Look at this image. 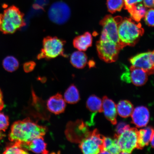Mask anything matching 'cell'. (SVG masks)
Here are the masks:
<instances>
[{"instance_id":"cell-25","label":"cell","mask_w":154,"mask_h":154,"mask_svg":"<svg viewBox=\"0 0 154 154\" xmlns=\"http://www.w3.org/2000/svg\"><path fill=\"white\" fill-rule=\"evenodd\" d=\"M26 150L23 149L18 143L14 142L12 145L6 148L3 154H28Z\"/></svg>"},{"instance_id":"cell-11","label":"cell","mask_w":154,"mask_h":154,"mask_svg":"<svg viewBox=\"0 0 154 154\" xmlns=\"http://www.w3.org/2000/svg\"><path fill=\"white\" fill-rule=\"evenodd\" d=\"M21 147L26 151H30L38 154H47L49 152L47 149V145L43 137L36 138L31 141L25 143H18Z\"/></svg>"},{"instance_id":"cell-24","label":"cell","mask_w":154,"mask_h":154,"mask_svg":"<svg viewBox=\"0 0 154 154\" xmlns=\"http://www.w3.org/2000/svg\"><path fill=\"white\" fill-rule=\"evenodd\" d=\"M106 5L109 12L113 14L120 11L124 6V0H107Z\"/></svg>"},{"instance_id":"cell-16","label":"cell","mask_w":154,"mask_h":154,"mask_svg":"<svg viewBox=\"0 0 154 154\" xmlns=\"http://www.w3.org/2000/svg\"><path fill=\"white\" fill-rule=\"evenodd\" d=\"M92 38L89 32H86L82 35L76 36L73 41L75 48L79 51H85L92 45Z\"/></svg>"},{"instance_id":"cell-36","label":"cell","mask_w":154,"mask_h":154,"mask_svg":"<svg viewBox=\"0 0 154 154\" xmlns=\"http://www.w3.org/2000/svg\"><path fill=\"white\" fill-rule=\"evenodd\" d=\"M3 137L4 134L0 131V140L2 139Z\"/></svg>"},{"instance_id":"cell-9","label":"cell","mask_w":154,"mask_h":154,"mask_svg":"<svg viewBox=\"0 0 154 154\" xmlns=\"http://www.w3.org/2000/svg\"><path fill=\"white\" fill-rule=\"evenodd\" d=\"M50 20L54 23L62 25L70 19L71 11L66 3L63 1L54 3L50 7L48 13Z\"/></svg>"},{"instance_id":"cell-8","label":"cell","mask_w":154,"mask_h":154,"mask_svg":"<svg viewBox=\"0 0 154 154\" xmlns=\"http://www.w3.org/2000/svg\"><path fill=\"white\" fill-rule=\"evenodd\" d=\"M98 55L100 59L107 63L115 62L118 59L120 46L111 41L100 40L96 44Z\"/></svg>"},{"instance_id":"cell-13","label":"cell","mask_w":154,"mask_h":154,"mask_svg":"<svg viewBox=\"0 0 154 154\" xmlns=\"http://www.w3.org/2000/svg\"><path fill=\"white\" fill-rule=\"evenodd\" d=\"M48 111L55 115L64 112L66 108V103L61 94L57 93L48 99L47 103Z\"/></svg>"},{"instance_id":"cell-38","label":"cell","mask_w":154,"mask_h":154,"mask_svg":"<svg viewBox=\"0 0 154 154\" xmlns=\"http://www.w3.org/2000/svg\"></svg>"},{"instance_id":"cell-21","label":"cell","mask_w":154,"mask_h":154,"mask_svg":"<svg viewBox=\"0 0 154 154\" xmlns=\"http://www.w3.org/2000/svg\"><path fill=\"white\" fill-rule=\"evenodd\" d=\"M116 106L117 113L123 118L131 116L134 110L133 105L127 100L120 101Z\"/></svg>"},{"instance_id":"cell-12","label":"cell","mask_w":154,"mask_h":154,"mask_svg":"<svg viewBox=\"0 0 154 154\" xmlns=\"http://www.w3.org/2000/svg\"><path fill=\"white\" fill-rule=\"evenodd\" d=\"M132 122L137 128L146 126L149 123V112L147 107L140 106L134 109L131 115Z\"/></svg>"},{"instance_id":"cell-10","label":"cell","mask_w":154,"mask_h":154,"mask_svg":"<svg viewBox=\"0 0 154 154\" xmlns=\"http://www.w3.org/2000/svg\"><path fill=\"white\" fill-rule=\"evenodd\" d=\"M132 66L143 70L147 75L154 74V67L150 60L149 51L138 54L130 59Z\"/></svg>"},{"instance_id":"cell-35","label":"cell","mask_w":154,"mask_h":154,"mask_svg":"<svg viewBox=\"0 0 154 154\" xmlns=\"http://www.w3.org/2000/svg\"><path fill=\"white\" fill-rule=\"evenodd\" d=\"M151 143L152 147L154 149V134L151 140Z\"/></svg>"},{"instance_id":"cell-2","label":"cell","mask_w":154,"mask_h":154,"mask_svg":"<svg viewBox=\"0 0 154 154\" xmlns=\"http://www.w3.org/2000/svg\"><path fill=\"white\" fill-rule=\"evenodd\" d=\"M134 21L131 18H125L119 24V38L123 48L135 45L144 34L141 24Z\"/></svg>"},{"instance_id":"cell-18","label":"cell","mask_w":154,"mask_h":154,"mask_svg":"<svg viewBox=\"0 0 154 154\" xmlns=\"http://www.w3.org/2000/svg\"><path fill=\"white\" fill-rule=\"evenodd\" d=\"M70 62L72 66L76 68L83 69L87 63V56L82 51H75L71 56Z\"/></svg>"},{"instance_id":"cell-5","label":"cell","mask_w":154,"mask_h":154,"mask_svg":"<svg viewBox=\"0 0 154 154\" xmlns=\"http://www.w3.org/2000/svg\"><path fill=\"white\" fill-rule=\"evenodd\" d=\"M120 16L113 17L110 15H106L100 22V24L103 26L100 40L103 41H111L120 46L118 32V25L122 19Z\"/></svg>"},{"instance_id":"cell-6","label":"cell","mask_w":154,"mask_h":154,"mask_svg":"<svg viewBox=\"0 0 154 154\" xmlns=\"http://www.w3.org/2000/svg\"><path fill=\"white\" fill-rule=\"evenodd\" d=\"M104 137L96 129L90 132L80 142L79 147L82 152L85 154L101 153L104 151Z\"/></svg>"},{"instance_id":"cell-37","label":"cell","mask_w":154,"mask_h":154,"mask_svg":"<svg viewBox=\"0 0 154 154\" xmlns=\"http://www.w3.org/2000/svg\"><path fill=\"white\" fill-rule=\"evenodd\" d=\"M76 131H77L76 130ZM76 131V132H75V133H77ZM79 131H77V133H79Z\"/></svg>"},{"instance_id":"cell-7","label":"cell","mask_w":154,"mask_h":154,"mask_svg":"<svg viewBox=\"0 0 154 154\" xmlns=\"http://www.w3.org/2000/svg\"><path fill=\"white\" fill-rule=\"evenodd\" d=\"M138 134L137 129L130 128L120 134H115L114 138L120 148L121 153L130 154L137 149Z\"/></svg>"},{"instance_id":"cell-26","label":"cell","mask_w":154,"mask_h":154,"mask_svg":"<svg viewBox=\"0 0 154 154\" xmlns=\"http://www.w3.org/2000/svg\"><path fill=\"white\" fill-rule=\"evenodd\" d=\"M144 21L148 26H154V9L151 8L146 11Z\"/></svg>"},{"instance_id":"cell-19","label":"cell","mask_w":154,"mask_h":154,"mask_svg":"<svg viewBox=\"0 0 154 154\" xmlns=\"http://www.w3.org/2000/svg\"><path fill=\"white\" fill-rule=\"evenodd\" d=\"M86 107L93 114L94 117L98 112H103V102L101 100L95 95L88 97L86 103Z\"/></svg>"},{"instance_id":"cell-14","label":"cell","mask_w":154,"mask_h":154,"mask_svg":"<svg viewBox=\"0 0 154 154\" xmlns=\"http://www.w3.org/2000/svg\"><path fill=\"white\" fill-rule=\"evenodd\" d=\"M103 112L106 118L111 123L115 125L117 124V106L112 100L109 99L107 96H104L103 101Z\"/></svg>"},{"instance_id":"cell-22","label":"cell","mask_w":154,"mask_h":154,"mask_svg":"<svg viewBox=\"0 0 154 154\" xmlns=\"http://www.w3.org/2000/svg\"><path fill=\"white\" fill-rule=\"evenodd\" d=\"M64 99L67 103L75 104L79 101L80 96L78 88L74 84L67 88L64 95Z\"/></svg>"},{"instance_id":"cell-15","label":"cell","mask_w":154,"mask_h":154,"mask_svg":"<svg viewBox=\"0 0 154 154\" xmlns=\"http://www.w3.org/2000/svg\"><path fill=\"white\" fill-rule=\"evenodd\" d=\"M131 82L136 86H142L148 80L147 74L142 69L132 66L130 68Z\"/></svg>"},{"instance_id":"cell-28","label":"cell","mask_w":154,"mask_h":154,"mask_svg":"<svg viewBox=\"0 0 154 154\" xmlns=\"http://www.w3.org/2000/svg\"><path fill=\"white\" fill-rule=\"evenodd\" d=\"M114 142L108 148L106 151L109 153V154H119L121 153V151L120 147L119 145L117 140L114 138Z\"/></svg>"},{"instance_id":"cell-23","label":"cell","mask_w":154,"mask_h":154,"mask_svg":"<svg viewBox=\"0 0 154 154\" xmlns=\"http://www.w3.org/2000/svg\"><path fill=\"white\" fill-rule=\"evenodd\" d=\"M3 65L4 68L7 72H13L18 68L19 63L15 57L8 56L3 60Z\"/></svg>"},{"instance_id":"cell-30","label":"cell","mask_w":154,"mask_h":154,"mask_svg":"<svg viewBox=\"0 0 154 154\" xmlns=\"http://www.w3.org/2000/svg\"><path fill=\"white\" fill-rule=\"evenodd\" d=\"M35 66L36 63L34 61H29L25 63L24 64V70L26 72H29L33 70Z\"/></svg>"},{"instance_id":"cell-4","label":"cell","mask_w":154,"mask_h":154,"mask_svg":"<svg viewBox=\"0 0 154 154\" xmlns=\"http://www.w3.org/2000/svg\"><path fill=\"white\" fill-rule=\"evenodd\" d=\"M66 41L57 36H47L43 41V48L37 56V59L50 60L59 56L68 57L64 53V46Z\"/></svg>"},{"instance_id":"cell-34","label":"cell","mask_w":154,"mask_h":154,"mask_svg":"<svg viewBox=\"0 0 154 154\" xmlns=\"http://www.w3.org/2000/svg\"><path fill=\"white\" fill-rule=\"evenodd\" d=\"M149 57L154 67V50L152 51H149Z\"/></svg>"},{"instance_id":"cell-20","label":"cell","mask_w":154,"mask_h":154,"mask_svg":"<svg viewBox=\"0 0 154 154\" xmlns=\"http://www.w3.org/2000/svg\"><path fill=\"white\" fill-rule=\"evenodd\" d=\"M129 13L131 18L136 22H139L145 16L146 9L141 3L136 4L127 9Z\"/></svg>"},{"instance_id":"cell-32","label":"cell","mask_w":154,"mask_h":154,"mask_svg":"<svg viewBox=\"0 0 154 154\" xmlns=\"http://www.w3.org/2000/svg\"><path fill=\"white\" fill-rule=\"evenodd\" d=\"M144 6L148 8L154 7V0H143Z\"/></svg>"},{"instance_id":"cell-33","label":"cell","mask_w":154,"mask_h":154,"mask_svg":"<svg viewBox=\"0 0 154 154\" xmlns=\"http://www.w3.org/2000/svg\"><path fill=\"white\" fill-rule=\"evenodd\" d=\"M4 107V103L3 101L2 93L0 89V111L2 110Z\"/></svg>"},{"instance_id":"cell-1","label":"cell","mask_w":154,"mask_h":154,"mask_svg":"<svg viewBox=\"0 0 154 154\" xmlns=\"http://www.w3.org/2000/svg\"><path fill=\"white\" fill-rule=\"evenodd\" d=\"M47 130L46 127L40 126L29 118H26L13 123L9 134V139L11 142L25 143L43 137Z\"/></svg>"},{"instance_id":"cell-31","label":"cell","mask_w":154,"mask_h":154,"mask_svg":"<svg viewBox=\"0 0 154 154\" xmlns=\"http://www.w3.org/2000/svg\"><path fill=\"white\" fill-rule=\"evenodd\" d=\"M125 9H128L132 6L141 2L143 0H124Z\"/></svg>"},{"instance_id":"cell-29","label":"cell","mask_w":154,"mask_h":154,"mask_svg":"<svg viewBox=\"0 0 154 154\" xmlns=\"http://www.w3.org/2000/svg\"><path fill=\"white\" fill-rule=\"evenodd\" d=\"M129 125L124 122L119 123L116 127V131L117 135H119L130 128Z\"/></svg>"},{"instance_id":"cell-3","label":"cell","mask_w":154,"mask_h":154,"mask_svg":"<svg viewBox=\"0 0 154 154\" xmlns=\"http://www.w3.org/2000/svg\"><path fill=\"white\" fill-rule=\"evenodd\" d=\"M24 14L15 6L6 9L0 14V31L5 34L14 33L26 26Z\"/></svg>"},{"instance_id":"cell-17","label":"cell","mask_w":154,"mask_h":154,"mask_svg":"<svg viewBox=\"0 0 154 154\" xmlns=\"http://www.w3.org/2000/svg\"><path fill=\"white\" fill-rule=\"evenodd\" d=\"M154 134V128L150 126L138 131L137 149H142L144 146L149 145Z\"/></svg>"},{"instance_id":"cell-27","label":"cell","mask_w":154,"mask_h":154,"mask_svg":"<svg viewBox=\"0 0 154 154\" xmlns=\"http://www.w3.org/2000/svg\"><path fill=\"white\" fill-rule=\"evenodd\" d=\"M9 125L8 117L3 113H0V131L5 132L8 128Z\"/></svg>"}]
</instances>
